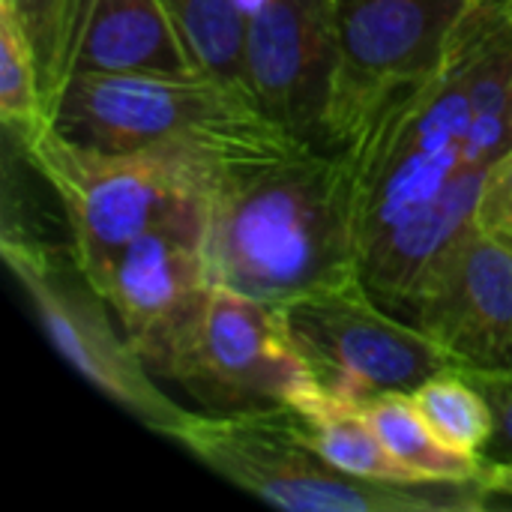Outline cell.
Segmentation results:
<instances>
[{
    "instance_id": "obj_1",
    "label": "cell",
    "mask_w": 512,
    "mask_h": 512,
    "mask_svg": "<svg viewBox=\"0 0 512 512\" xmlns=\"http://www.w3.org/2000/svg\"><path fill=\"white\" fill-rule=\"evenodd\" d=\"M204 258L216 285L279 309L357 279L345 156L303 144L228 165L207 204Z\"/></svg>"
},
{
    "instance_id": "obj_2",
    "label": "cell",
    "mask_w": 512,
    "mask_h": 512,
    "mask_svg": "<svg viewBox=\"0 0 512 512\" xmlns=\"http://www.w3.org/2000/svg\"><path fill=\"white\" fill-rule=\"evenodd\" d=\"M465 24L447 57L426 78L387 96L360 135L339 150L351 180L357 261L432 207L483 195L492 168L468 162Z\"/></svg>"
},
{
    "instance_id": "obj_3",
    "label": "cell",
    "mask_w": 512,
    "mask_h": 512,
    "mask_svg": "<svg viewBox=\"0 0 512 512\" xmlns=\"http://www.w3.org/2000/svg\"><path fill=\"white\" fill-rule=\"evenodd\" d=\"M15 141L54 189L72 255L93 285L138 237L177 225L204 228L210 195L222 171L234 165L195 147L105 153L63 138L51 120Z\"/></svg>"
},
{
    "instance_id": "obj_4",
    "label": "cell",
    "mask_w": 512,
    "mask_h": 512,
    "mask_svg": "<svg viewBox=\"0 0 512 512\" xmlns=\"http://www.w3.org/2000/svg\"><path fill=\"white\" fill-rule=\"evenodd\" d=\"M48 120L63 138L105 153L195 147L246 162L306 144L249 93L207 72H75L51 99Z\"/></svg>"
},
{
    "instance_id": "obj_5",
    "label": "cell",
    "mask_w": 512,
    "mask_h": 512,
    "mask_svg": "<svg viewBox=\"0 0 512 512\" xmlns=\"http://www.w3.org/2000/svg\"><path fill=\"white\" fill-rule=\"evenodd\" d=\"M189 456L264 504L291 512H474L492 504L474 480H369L330 465L291 408L189 411L171 435Z\"/></svg>"
},
{
    "instance_id": "obj_6",
    "label": "cell",
    "mask_w": 512,
    "mask_h": 512,
    "mask_svg": "<svg viewBox=\"0 0 512 512\" xmlns=\"http://www.w3.org/2000/svg\"><path fill=\"white\" fill-rule=\"evenodd\" d=\"M0 252L57 354L117 408L171 438L189 411L156 384L75 255H63L15 225L3 228Z\"/></svg>"
},
{
    "instance_id": "obj_7",
    "label": "cell",
    "mask_w": 512,
    "mask_h": 512,
    "mask_svg": "<svg viewBox=\"0 0 512 512\" xmlns=\"http://www.w3.org/2000/svg\"><path fill=\"white\" fill-rule=\"evenodd\" d=\"M285 327L318 390L366 405L384 393H414L456 369L444 348L351 279L282 306Z\"/></svg>"
},
{
    "instance_id": "obj_8",
    "label": "cell",
    "mask_w": 512,
    "mask_h": 512,
    "mask_svg": "<svg viewBox=\"0 0 512 512\" xmlns=\"http://www.w3.org/2000/svg\"><path fill=\"white\" fill-rule=\"evenodd\" d=\"M483 0H333L336 81L327 150H345L396 90L426 78Z\"/></svg>"
},
{
    "instance_id": "obj_9",
    "label": "cell",
    "mask_w": 512,
    "mask_h": 512,
    "mask_svg": "<svg viewBox=\"0 0 512 512\" xmlns=\"http://www.w3.org/2000/svg\"><path fill=\"white\" fill-rule=\"evenodd\" d=\"M168 384L204 414L294 408L315 387L282 309L225 285H213L207 315Z\"/></svg>"
},
{
    "instance_id": "obj_10",
    "label": "cell",
    "mask_w": 512,
    "mask_h": 512,
    "mask_svg": "<svg viewBox=\"0 0 512 512\" xmlns=\"http://www.w3.org/2000/svg\"><path fill=\"white\" fill-rule=\"evenodd\" d=\"M204 228H159L129 243L96 282L153 378L171 381L213 294Z\"/></svg>"
},
{
    "instance_id": "obj_11",
    "label": "cell",
    "mask_w": 512,
    "mask_h": 512,
    "mask_svg": "<svg viewBox=\"0 0 512 512\" xmlns=\"http://www.w3.org/2000/svg\"><path fill=\"white\" fill-rule=\"evenodd\" d=\"M246 12V87L294 138L327 150L336 81L333 0H240Z\"/></svg>"
},
{
    "instance_id": "obj_12",
    "label": "cell",
    "mask_w": 512,
    "mask_h": 512,
    "mask_svg": "<svg viewBox=\"0 0 512 512\" xmlns=\"http://www.w3.org/2000/svg\"><path fill=\"white\" fill-rule=\"evenodd\" d=\"M411 324L459 372H512V249L474 228L429 276Z\"/></svg>"
},
{
    "instance_id": "obj_13",
    "label": "cell",
    "mask_w": 512,
    "mask_h": 512,
    "mask_svg": "<svg viewBox=\"0 0 512 512\" xmlns=\"http://www.w3.org/2000/svg\"><path fill=\"white\" fill-rule=\"evenodd\" d=\"M75 72H201L162 0H78L66 78Z\"/></svg>"
},
{
    "instance_id": "obj_14",
    "label": "cell",
    "mask_w": 512,
    "mask_h": 512,
    "mask_svg": "<svg viewBox=\"0 0 512 512\" xmlns=\"http://www.w3.org/2000/svg\"><path fill=\"white\" fill-rule=\"evenodd\" d=\"M291 411L297 414L309 444L339 471L369 480H417L387 453L363 405H351L312 387Z\"/></svg>"
},
{
    "instance_id": "obj_15",
    "label": "cell",
    "mask_w": 512,
    "mask_h": 512,
    "mask_svg": "<svg viewBox=\"0 0 512 512\" xmlns=\"http://www.w3.org/2000/svg\"><path fill=\"white\" fill-rule=\"evenodd\" d=\"M375 435L387 453L408 468L417 480H474L483 471V459L450 450L429 429L417 411L411 393H384L363 405Z\"/></svg>"
},
{
    "instance_id": "obj_16",
    "label": "cell",
    "mask_w": 512,
    "mask_h": 512,
    "mask_svg": "<svg viewBox=\"0 0 512 512\" xmlns=\"http://www.w3.org/2000/svg\"><path fill=\"white\" fill-rule=\"evenodd\" d=\"M162 6L195 66L228 87L249 93L246 12L240 0H162Z\"/></svg>"
},
{
    "instance_id": "obj_17",
    "label": "cell",
    "mask_w": 512,
    "mask_h": 512,
    "mask_svg": "<svg viewBox=\"0 0 512 512\" xmlns=\"http://www.w3.org/2000/svg\"><path fill=\"white\" fill-rule=\"evenodd\" d=\"M411 399L441 444L456 453L483 459L492 441L495 417L489 399L468 375H462L459 369H447L420 384Z\"/></svg>"
},
{
    "instance_id": "obj_18",
    "label": "cell",
    "mask_w": 512,
    "mask_h": 512,
    "mask_svg": "<svg viewBox=\"0 0 512 512\" xmlns=\"http://www.w3.org/2000/svg\"><path fill=\"white\" fill-rule=\"evenodd\" d=\"M0 117L9 135L21 138L48 123L36 51L9 6L0 3Z\"/></svg>"
},
{
    "instance_id": "obj_19",
    "label": "cell",
    "mask_w": 512,
    "mask_h": 512,
    "mask_svg": "<svg viewBox=\"0 0 512 512\" xmlns=\"http://www.w3.org/2000/svg\"><path fill=\"white\" fill-rule=\"evenodd\" d=\"M0 3L15 12L36 51L45 105L51 108V99L66 81L78 0H0Z\"/></svg>"
},
{
    "instance_id": "obj_20",
    "label": "cell",
    "mask_w": 512,
    "mask_h": 512,
    "mask_svg": "<svg viewBox=\"0 0 512 512\" xmlns=\"http://www.w3.org/2000/svg\"><path fill=\"white\" fill-rule=\"evenodd\" d=\"M477 228L512 249V150L498 165H492L483 183Z\"/></svg>"
},
{
    "instance_id": "obj_21",
    "label": "cell",
    "mask_w": 512,
    "mask_h": 512,
    "mask_svg": "<svg viewBox=\"0 0 512 512\" xmlns=\"http://www.w3.org/2000/svg\"><path fill=\"white\" fill-rule=\"evenodd\" d=\"M468 378L489 399L495 417L492 441L483 453V462H512V372H471Z\"/></svg>"
},
{
    "instance_id": "obj_22",
    "label": "cell",
    "mask_w": 512,
    "mask_h": 512,
    "mask_svg": "<svg viewBox=\"0 0 512 512\" xmlns=\"http://www.w3.org/2000/svg\"><path fill=\"white\" fill-rule=\"evenodd\" d=\"M480 477L492 489V495L512 498V462H483Z\"/></svg>"
},
{
    "instance_id": "obj_23",
    "label": "cell",
    "mask_w": 512,
    "mask_h": 512,
    "mask_svg": "<svg viewBox=\"0 0 512 512\" xmlns=\"http://www.w3.org/2000/svg\"><path fill=\"white\" fill-rule=\"evenodd\" d=\"M504 9H507V18L512 21V0H504Z\"/></svg>"
}]
</instances>
